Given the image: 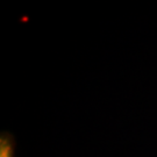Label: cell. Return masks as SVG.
Listing matches in <instances>:
<instances>
[{
	"instance_id": "1",
	"label": "cell",
	"mask_w": 157,
	"mask_h": 157,
	"mask_svg": "<svg viewBox=\"0 0 157 157\" xmlns=\"http://www.w3.org/2000/svg\"><path fill=\"white\" fill-rule=\"evenodd\" d=\"M0 157H15V140L10 133L0 135Z\"/></svg>"
}]
</instances>
